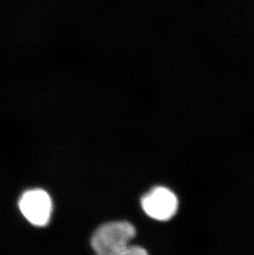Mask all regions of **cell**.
Wrapping results in <instances>:
<instances>
[{
	"label": "cell",
	"mask_w": 254,
	"mask_h": 255,
	"mask_svg": "<svg viewBox=\"0 0 254 255\" xmlns=\"http://www.w3.org/2000/svg\"><path fill=\"white\" fill-rule=\"evenodd\" d=\"M136 236L134 226L125 221L108 222L94 231L91 246L96 255L108 253L130 245Z\"/></svg>",
	"instance_id": "6da1fadb"
},
{
	"label": "cell",
	"mask_w": 254,
	"mask_h": 255,
	"mask_svg": "<svg viewBox=\"0 0 254 255\" xmlns=\"http://www.w3.org/2000/svg\"><path fill=\"white\" fill-rule=\"evenodd\" d=\"M19 207L28 222L36 227L48 224L52 213V201L46 191H27L20 199Z\"/></svg>",
	"instance_id": "7a4b0ae2"
},
{
	"label": "cell",
	"mask_w": 254,
	"mask_h": 255,
	"mask_svg": "<svg viewBox=\"0 0 254 255\" xmlns=\"http://www.w3.org/2000/svg\"><path fill=\"white\" fill-rule=\"evenodd\" d=\"M141 204L145 213L153 219L168 221L178 211V201L172 191L158 187L143 197Z\"/></svg>",
	"instance_id": "3957f363"
},
{
	"label": "cell",
	"mask_w": 254,
	"mask_h": 255,
	"mask_svg": "<svg viewBox=\"0 0 254 255\" xmlns=\"http://www.w3.org/2000/svg\"><path fill=\"white\" fill-rule=\"evenodd\" d=\"M96 255H149V254L146 250L141 246L129 245L117 251Z\"/></svg>",
	"instance_id": "277c9868"
}]
</instances>
